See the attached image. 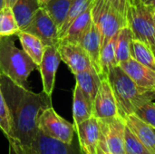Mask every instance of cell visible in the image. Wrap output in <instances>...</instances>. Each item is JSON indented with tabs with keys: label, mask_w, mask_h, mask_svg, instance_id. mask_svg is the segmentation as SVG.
Segmentation results:
<instances>
[{
	"label": "cell",
	"mask_w": 155,
	"mask_h": 154,
	"mask_svg": "<svg viewBox=\"0 0 155 154\" xmlns=\"http://www.w3.org/2000/svg\"><path fill=\"white\" fill-rule=\"evenodd\" d=\"M153 10L138 0L129 5L126 21L128 27L132 30L134 39L145 43L155 52Z\"/></svg>",
	"instance_id": "obj_4"
},
{
	"label": "cell",
	"mask_w": 155,
	"mask_h": 154,
	"mask_svg": "<svg viewBox=\"0 0 155 154\" xmlns=\"http://www.w3.org/2000/svg\"><path fill=\"white\" fill-rule=\"evenodd\" d=\"M57 49L61 61L69 67L74 74L93 67L87 53L79 44L59 42Z\"/></svg>",
	"instance_id": "obj_11"
},
{
	"label": "cell",
	"mask_w": 155,
	"mask_h": 154,
	"mask_svg": "<svg viewBox=\"0 0 155 154\" xmlns=\"http://www.w3.org/2000/svg\"><path fill=\"white\" fill-rule=\"evenodd\" d=\"M97 154H111L108 152H97Z\"/></svg>",
	"instance_id": "obj_36"
},
{
	"label": "cell",
	"mask_w": 155,
	"mask_h": 154,
	"mask_svg": "<svg viewBox=\"0 0 155 154\" xmlns=\"http://www.w3.org/2000/svg\"><path fill=\"white\" fill-rule=\"evenodd\" d=\"M16 35L19 38L23 50L39 66L45 49L44 43L38 37L26 32L20 31Z\"/></svg>",
	"instance_id": "obj_21"
},
{
	"label": "cell",
	"mask_w": 155,
	"mask_h": 154,
	"mask_svg": "<svg viewBox=\"0 0 155 154\" xmlns=\"http://www.w3.org/2000/svg\"><path fill=\"white\" fill-rule=\"evenodd\" d=\"M126 126L136 135L152 154H155V129L143 121L135 113L128 115L125 119Z\"/></svg>",
	"instance_id": "obj_16"
},
{
	"label": "cell",
	"mask_w": 155,
	"mask_h": 154,
	"mask_svg": "<svg viewBox=\"0 0 155 154\" xmlns=\"http://www.w3.org/2000/svg\"><path fill=\"white\" fill-rule=\"evenodd\" d=\"M74 76L76 80V84L80 87L83 93L93 104L99 86L101 84V76L94 67L78 73L74 74Z\"/></svg>",
	"instance_id": "obj_18"
},
{
	"label": "cell",
	"mask_w": 155,
	"mask_h": 154,
	"mask_svg": "<svg viewBox=\"0 0 155 154\" xmlns=\"http://www.w3.org/2000/svg\"><path fill=\"white\" fill-rule=\"evenodd\" d=\"M135 114L155 129V103H153V101L148 102L140 107Z\"/></svg>",
	"instance_id": "obj_29"
},
{
	"label": "cell",
	"mask_w": 155,
	"mask_h": 154,
	"mask_svg": "<svg viewBox=\"0 0 155 154\" xmlns=\"http://www.w3.org/2000/svg\"><path fill=\"white\" fill-rule=\"evenodd\" d=\"M38 130L50 138L71 143L75 133L74 125L58 115L53 107L45 109L38 119Z\"/></svg>",
	"instance_id": "obj_7"
},
{
	"label": "cell",
	"mask_w": 155,
	"mask_h": 154,
	"mask_svg": "<svg viewBox=\"0 0 155 154\" xmlns=\"http://www.w3.org/2000/svg\"><path fill=\"white\" fill-rule=\"evenodd\" d=\"M98 121L101 135L97 152L111 154H125V121L121 116L98 119Z\"/></svg>",
	"instance_id": "obj_6"
},
{
	"label": "cell",
	"mask_w": 155,
	"mask_h": 154,
	"mask_svg": "<svg viewBox=\"0 0 155 154\" xmlns=\"http://www.w3.org/2000/svg\"><path fill=\"white\" fill-rule=\"evenodd\" d=\"M107 78L115 96L119 115L124 120L155 99V92L139 87L119 65L109 73Z\"/></svg>",
	"instance_id": "obj_2"
},
{
	"label": "cell",
	"mask_w": 155,
	"mask_h": 154,
	"mask_svg": "<svg viewBox=\"0 0 155 154\" xmlns=\"http://www.w3.org/2000/svg\"><path fill=\"white\" fill-rule=\"evenodd\" d=\"M0 88L11 120V133L7 139H13L21 146L27 147L39 131V116L45 109L52 107V98L44 91L34 93L2 74H0Z\"/></svg>",
	"instance_id": "obj_1"
},
{
	"label": "cell",
	"mask_w": 155,
	"mask_h": 154,
	"mask_svg": "<svg viewBox=\"0 0 155 154\" xmlns=\"http://www.w3.org/2000/svg\"><path fill=\"white\" fill-rule=\"evenodd\" d=\"M22 148L25 154H84L81 149L76 148L74 142L65 143L45 136L40 131L29 146Z\"/></svg>",
	"instance_id": "obj_9"
},
{
	"label": "cell",
	"mask_w": 155,
	"mask_h": 154,
	"mask_svg": "<svg viewBox=\"0 0 155 154\" xmlns=\"http://www.w3.org/2000/svg\"><path fill=\"white\" fill-rule=\"evenodd\" d=\"M20 32L12 8L4 6L0 9V36H14Z\"/></svg>",
	"instance_id": "obj_26"
},
{
	"label": "cell",
	"mask_w": 155,
	"mask_h": 154,
	"mask_svg": "<svg viewBox=\"0 0 155 154\" xmlns=\"http://www.w3.org/2000/svg\"><path fill=\"white\" fill-rule=\"evenodd\" d=\"M60 62L61 57L57 46H45L38 70L42 78L43 91L49 96H52L54 88L55 74Z\"/></svg>",
	"instance_id": "obj_13"
},
{
	"label": "cell",
	"mask_w": 155,
	"mask_h": 154,
	"mask_svg": "<svg viewBox=\"0 0 155 154\" xmlns=\"http://www.w3.org/2000/svg\"><path fill=\"white\" fill-rule=\"evenodd\" d=\"M42 7L38 0H16L12 5V11L20 31H23L30 23L36 11Z\"/></svg>",
	"instance_id": "obj_19"
},
{
	"label": "cell",
	"mask_w": 155,
	"mask_h": 154,
	"mask_svg": "<svg viewBox=\"0 0 155 154\" xmlns=\"http://www.w3.org/2000/svg\"><path fill=\"white\" fill-rule=\"evenodd\" d=\"M153 20H154V25H155V9L153 10Z\"/></svg>",
	"instance_id": "obj_38"
},
{
	"label": "cell",
	"mask_w": 155,
	"mask_h": 154,
	"mask_svg": "<svg viewBox=\"0 0 155 154\" xmlns=\"http://www.w3.org/2000/svg\"><path fill=\"white\" fill-rule=\"evenodd\" d=\"M122 15L126 18L127 10L130 5L129 0H107Z\"/></svg>",
	"instance_id": "obj_30"
},
{
	"label": "cell",
	"mask_w": 155,
	"mask_h": 154,
	"mask_svg": "<svg viewBox=\"0 0 155 154\" xmlns=\"http://www.w3.org/2000/svg\"><path fill=\"white\" fill-rule=\"evenodd\" d=\"M16 0H5V6L12 7V5L15 3Z\"/></svg>",
	"instance_id": "obj_33"
},
{
	"label": "cell",
	"mask_w": 155,
	"mask_h": 154,
	"mask_svg": "<svg viewBox=\"0 0 155 154\" xmlns=\"http://www.w3.org/2000/svg\"><path fill=\"white\" fill-rule=\"evenodd\" d=\"M141 3L144 4L145 5H148L152 8L155 9V0H139Z\"/></svg>",
	"instance_id": "obj_32"
},
{
	"label": "cell",
	"mask_w": 155,
	"mask_h": 154,
	"mask_svg": "<svg viewBox=\"0 0 155 154\" xmlns=\"http://www.w3.org/2000/svg\"><path fill=\"white\" fill-rule=\"evenodd\" d=\"M79 44L84 49L87 53L93 67L101 76V68H100V54L102 49V36L99 29L94 25L92 20V23L88 29L85 31L82 36ZM102 78V77H101Z\"/></svg>",
	"instance_id": "obj_15"
},
{
	"label": "cell",
	"mask_w": 155,
	"mask_h": 154,
	"mask_svg": "<svg viewBox=\"0 0 155 154\" xmlns=\"http://www.w3.org/2000/svg\"><path fill=\"white\" fill-rule=\"evenodd\" d=\"M116 36L117 34H115L113 38H111L107 43H105L102 46L100 54V68L102 78L107 77L109 73L114 67L118 66L115 54Z\"/></svg>",
	"instance_id": "obj_22"
},
{
	"label": "cell",
	"mask_w": 155,
	"mask_h": 154,
	"mask_svg": "<svg viewBox=\"0 0 155 154\" xmlns=\"http://www.w3.org/2000/svg\"><path fill=\"white\" fill-rule=\"evenodd\" d=\"M73 2L74 0H50L43 5L56 24L58 29L62 26Z\"/></svg>",
	"instance_id": "obj_25"
},
{
	"label": "cell",
	"mask_w": 155,
	"mask_h": 154,
	"mask_svg": "<svg viewBox=\"0 0 155 154\" xmlns=\"http://www.w3.org/2000/svg\"><path fill=\"white\" fill-rule=\"evenodd\" d=\"M0 129L3 131L6 138L10 136L11 133V120L9 110L0 88Z\"/></svg>",
	"instance_id": "obj_28"
},
{
	"label": "cell",
	"mask_w": 155,
	"mask_h": 154,
	"mask_svg": "<svg viewBox=\"0 0 155 154\" xmlns=\"http://www.w3.org/2000/svg\"><path fill=\"white\" fill-rule=\"evenodd\" d=\"M38 1H39V3L41 4V5L43 6L44 5H45L46 3H48V2H49L50 0H38Z\"/></svg>",
	"instance_id": "obj_34"
},
{
	"label": "cell",
	"mask_w": 155,
	"mask_h": 154,
	"mask_svg": "<svg viewBox=\"0 0 155 154\" xmlns=\"http://www.w3.org/2000/svg\"><path fill=\"white\" fill-rule=\"evenodd\" d=\"M119 66L141 88L155 92V72L131 58L119 64Z\"/></svg>",
	"instance_id": "obj_14"
},
{
	"label": "cell",
	"mask_w": 155,
	"mask_h": 154,
	"mask_svg": "<svg viewBox=\"0 0 155 154\" xmlns=\"http://www.w3.org/2000/svg\"><path fill=\"white\" fill-rule=\"evenodd\" d=\"M5 6V0H0V9Z\"/></svg>",
	"instance_id": "obj_35"
},
{
	"label": "cell",
	"mask_w": 155,
	"mask_h": 154,
	"mask_svg": "<svg viewBox=\"0 0 155 154\" xmlns=\"http://www.w3.org/2000/svg\"><path fill=\"white\" fill-rule=\"evenodd\" d=\"M93 116L97 119L120 116L115 96L107 77L102 78L101 84L93 103Z\"/></svg>",
	"instance_id": "obj_10"
},
{
	"label": "cell",
	"mask_w": 155,
	"mask_h": 154,
	"mask_svg": "<svg viewBox=\"0 0 155 154\" xmlns=\"http://www.w3.org/2000/svg\"><path fill=\"white\" fill-rule=\"evenodd\" d=\"M9 141V154H25L22 146L15 140L8 139Z\"/></svg>",
	"instance_id": "obj_31"
},
{
	"label": "cell",
	"mask_w": 155,
	"mask_h": 154,
	"mask_svg": "<svg viewBox=\"0 0 155 154\" xmlns=\"http://www.w3.org/2000/svg\"><path fill=\"white\" fill-rule=\"evenodd\" d=\"M91 116H93V104L83 93L80 87L75 84L73 96L74 125L81 123Z\"/></svg>",
	"instance_id": "obj_20"
},
{
	"label": "cell",
	"mask_w": 155,
	"mask_h": 154,
	"mask_svg": "<svg viewBox=\"0 0 155 154\" xmlns=\"http://www.w3.org/2000/svg\"><path fill=\"white\" fill-rule=\"evenodd\" d=\"M92 20L100 31L102 46L113 38L124 26L126 18L122 15L107 0H93Z\"/></svg>",
	"instance_id": "obj_5"
},
{
	"label": "cell",
	"mask_w": 155,
	"mask_h": 154,
	"mask_svg": "<svg viewBox=\"0 0 155 154\" xmlns=\"http://www.w3.org/2000/svg\"><path fill=\"white\" fill-rule=\"evenodd\" d=\"M131 57L155 72V52L145 43L134 39L131 44Z\"/></svg>",
	"instance_id": "obj_23"
},
{
	"label": "cell",
	"mask_w": 155,
	"mask_h": 154,
	"mask_svg": "<svg viewBox=\"0 0 155 154\" xmlns=\"http://www.w3.org/2000/svg\"><path fill=\"white\" fill-rule=\"evenodd\" d=\"M78 136L79 146L84 154H97L100 141V124L97 118L91 116L89 119L74 125Z\"/></svg>",
	"instance_id": "obj_12"
},
{
	"label": "cell",
	"mask_w": 155,
	"mask_h": 154,
	"mask_svg": "<svg viewBox=\"0 0 155 154\" xmlns=\"http://www.w3.org/2000/svg\"><path fill=\"white\" fill-rule=\"evenodd\" d=\"M136 1H138V0H129L130 4H132V3H134V2H136Z\"/></svg>",
	"instance_id": "obj_37"
},
{
	"label": "cell",
	"mask_w": 155,
	"mask_h": 154,
	"mask_svg": "<svg viewBox=\"0 0 155 154\" xmlns=\"http://www.w3.org/2000/svg\"><path fill=\"white\" fill-rule=\"evenodd\" d=\"M125 154H127V153H125Z\"/></svg>",
	"instance_id": "obj_39"
},
{
	"label": "cell",
	"mask_w": 155,
	"mask_h": 154,
	"mask_svg": "<svg viewBox=\"0 0 155 154\" xmlns=\"http://www.w3.org/2000/svg\"><path fill=\"white\" fill-rule=\"evenodd\" d=\"M38 69L29 55L15 46L13 36H0V74L28 89V77Z\"/></svg>",
	"instance_id": "obj_3"
},
{
	"label": "cell",
	"mask_w": 155,
	"mask_h": 154,
	"mask_svg": "<svg viewBox=\"0 0 155 154\" xmlns=\"http://www.w3.org/2000/svg\"><path fill=\"white\" fill-rule=\"evenodd\" d=\"M134 40L132 30L127 26L123 27L117 34L115 54L118 65L120 63L131 59V44Z\"/></svg>",
	"instance_id": "obj_24"
},
{
	"label": "cell",
	"mask_w": 155,
	"mask_h": 154,
	"mask_svg": "<svg viewBox=\"0 0 155 154\" xmlns=\"http://www.w3.org/2000/svg\"><path fill=\"white\" fill-rule=\"evenodd\" d=\"M22 32L38 37L45 46H58L59 29L43 6L36 11L28 25Z\"/></svg>",
	"instance_id": "obj_8"
},
{
	"label": "cell",
	"mask_w": 155,
	"mask_h": 154,
	"mask_svg": "<svg viewBox=\"0 0 155 154\" xmlns=\"http://www.w3.org/2000/svg\"><path fill=\"white\" fill-rule=\"evenodd\" d=\"M91 8L92 4L73 21L66 31L60 36L59 42L79 44L82 36L92 23Z\"/></svg>",
	"instance_id": "obj_17"
},
{
	"label": "cell",
	"mask_w": 155,
	"mask_h": 154,
	"mask_svg": "<svg viewBox=\"0 0 155 154\" xmlns=\"http://www.w3.org/2000/svg\"><path fill=\"white\" fill-rule=\"evenodd\" d=\"M23 151H24V150H23Z\"/></svg>",
	"instance_id": "obj_40"
},
{
	"label": "cell",
	"mask_w": 155,
	"mask_h": 154,
	"mask_svg": "<svg viewBox=\"0 0 155 154\" xmlns=\"http://www.w3.org/2000/svg\"><path fill=\"white\" fill-rule=\"evenodd\" d=\"M124 150L127 154H152L127 126L124 132Z\"/></svg>",
	"instance_id": "obj_27"
}]
</instances>
